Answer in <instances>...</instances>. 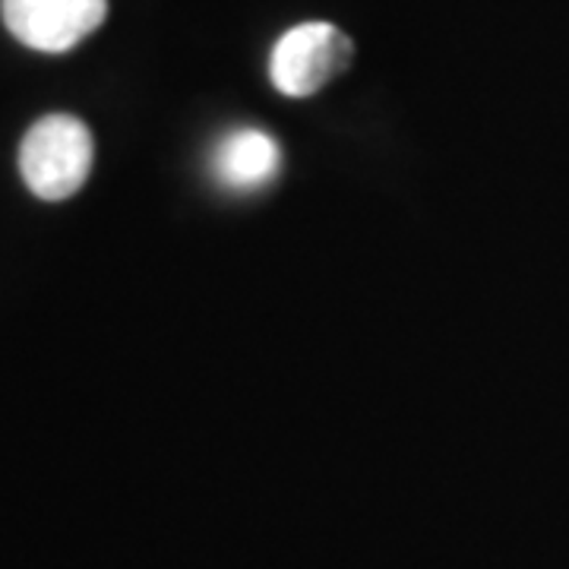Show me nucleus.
<instances>
[{"label":"nucleus","instance_id":"f257e3e1","mask_svg":"<svg viewBox=\"0 0 569 569\" xmlns=\"http://www.w3.org/2000/svg\"><path fill=\"white\" fill-rule=\"evenodd\" d=\"M92 133L73 114H44L29 127L20 146V174L26 187L48 203L80 193L92 171Z\"/></svg>","mask_w":569,"mask_h":569},{"label":"nucleus","instance_id":"f03ea898","mask_svg":"<svg viewBox=\"0 0 569 569\" xmlns=\"http://www.w3.org/2000/svg\"><path fill=\"white\" fill-rule=\"evenodd\" d=\"M351 58L355 44L339 26L301 22L276 41L269 54V80L288 99H307L346 73Z\"/></svg>","mask_w":569,"mask_h":569},{"label":"nucleus","instance_id":"7ed1b4c3","mask_svg":"<svg viewBox=\"0 0 569 569\" xmlns=\"http://www.w3.org/2000/svg\"><path fill=\"white\" fill-rule=\"evenodd\" d=\"M10 36L41 54H63L108 20V0H0Z\"/></svg>","mask_w":569,"mask_h":569},{"label":"nucleus","instance_id":"20e7f679","mask_svg":"<svg viewBox=\"0 0 569 569\" xmlns=\"http://www.w3.org/2000/svg\"><path fill=\"white\" fill-rule=\"evenodd\" d=\"M209 168L228 190H263L282 171V149L263 130H234L212 149Z\"/></svg>","mask_w":569,"mask_h":569}]
</instances>
